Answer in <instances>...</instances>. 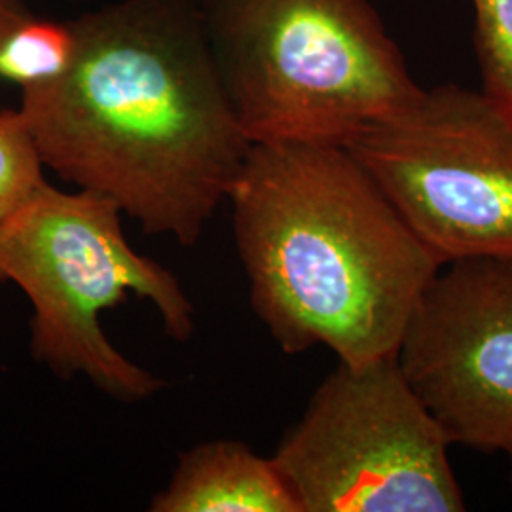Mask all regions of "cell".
Listing matches in <instances>:
<instances>
[{
    "label": "cell",
    "mask_w": 512,
    "mask_h": 512,
    "mask_svg": "<svg viewBox=\"0 0 512 512\" xmlns=\"http://www.w3.org/2000/svg\"><path fill=\"white\" fill-rule=\"evenodd\" d=\"M346 148L442 266L512 256V124L484 93L421 90Z\"/></svg>",
    "instance_id": "6"
},
{
    "label": "cell",
    "mask_w": 512,
    "mask_h": 512,
    "mask_svg": "<svg viewBox=\"0 0 512 512\" xmlns=\"http://www.w3.org/2000/svg\"><path fill=\"white\" fill-rule=\"evenodd\" d=\"M16 283L33 306L31 351L61 378L86 376L122 403H139L164 382L129 361L101 329V313L128 294L152 302L173 340L196 330V310L179 279L137 253L122 230V211L90 192L42 184L0 222V283Z\"/></svg>",
    "instance_id": "4"
},
{
    "label": "cell",
    "mask_w": 512,
    "mask_h": 512,
    "mask_svg": "<svg viewBox=\"0 0 512 512\" xmlns=\"http://www.w3.org/2000/svg\"><path fill=\"white\" fill-rule=\"evenodd\" d=\"M448 446L387 355L338 363L272 459L302 512L465 511Z\"/></svg>",
    "instance_id": "5"
},
{
    "label": "cell",
    "mask_w": 512,
    "mask_h": 512,
    "mask_svg": "<svg viewBox=\"0 0 512 512\" xmlns=\"http://www.w3.org/2000/svg\"><path fill=\"white\" fill-rule=\"evenodd\" d=\"M44 183V164L21 112L0 110V222Z\"/></svg>",
    "instance_id": "11"
},
{
    "label": "cell",
    "mask_w": 512,
    "mask_h": 512,
    "mask_svg": "<svg viewBox=\"0 0 512 512\" xmlns=\"http://www.w3.org/2000/svg\"><path fill=\"white\" fill-rule=\"evenodd\" d=\"M505 454H507V458H509V465H511V484H512V442L503 450Z\"/></svg>",
    "instance_id": "13"
},
{
    "label": "cell",
    "mask_w": 512,
    "mask_h": 512,
    "mask_svg": "<svg viewBox=\"0 0 512 512\" xmlns=\"http://www.w3.org/2000/svg\"><path fill=\"white\" fill-rule=\"evenodd\" d=\"M444 266L406 323L399 365L450 444L503 452L512 442V256Z\"/></svg>",
    "instance_id": "7"
},
{
    "label": "cell",
    "mask_w": 512,
    "mask_h": 512,
    "mask_svg": "<svg viewBox=\"0 0 512 512\" xmlns=\"http://www.w3.org/2000/svg\"><path fill=\"white\" fill-rule=\"evenodd\" d=\"M74 54L69 21L31 18L21 21L0 44V78L31 88L65 73Z\"/></svg>",
    "instance_id": "9"
},
{
    "label": "cell",
    "mask_w": 512,
    "mask_h": 512,
    "mask_svg": "<svg viewBox=\"0 0 512 512\" xmlns=\"http://www.w3.org/2000/svg\"><path fill=\"white\" fill-rule=\"evenodd\" d=\"M249 298L289 355L340 363L397 355L442 262L348 148L251 145L230 190Z\"/></svg>",
    "instance_id": "2"
},
{
    "label": "cell",
    "mask_w": 512,
    "mask_h": 512,
    "mask_svg": "<svg viewBox=\"0 0 512 512\" xmlns=\"http://www.w3.org/2000/svg\"><path fill=\"white\" fill-rule=\"evenodd\" d=\"M69 23L71 65L21 90L42 164L194 247L251 148L198 2L116 0Z\"/></svg>",
    "instance_id": "1"
},
{
    "label": "cell",
    "mask_w": 512,
    "mask_h": 512,
    "mask_svg": "<svg viewBox=\"0 0 512 512\" xmlns=\"http://www.w3.org/2000/svg\"><path fill=\"white\" fill-rule=\"evenodd\" d=\"M251 145L348 147L421 90L370 0H196Z\"/></svg>",
    "instance_id": "3"
},
{
    "label": "cell",
    "mask_w": 512,
    "mask_h": 512,
    "mask_svg": "<svg viewBox=\"0 0 512 512\" xmlns=\"http://www.w3.org/2000/svg\"><path fill=\"white\" fill-rule=\"evenodd\" d=\"M73 2H82V0H73Z\"/></svg>",
    "instance_id": "14"
},
{
    "label": "cell",
    "mask_w": 512,
    "mask_h": 512,
    "mask_svg": "<svg viewBox=\"0 0 512 512\" xmlns=\"http://www.w3.org/2000/svg\"><path fill=\"white\" fill-rule=\"evenodd\" d=\"M482 90L512 124V0H471Z\"/></svg>",
    "instance_id": "10"
},
{
    "label": "cell",
    "mask_w": 512,
    "mask_h": 512,
    "mask_svg": "<svg viewBox=\"0 0 512 512\" xmlns=\"http://www.w3.org/2000/svg\"><path fill=\"white\" fill-rule=\"evenodd\" d=\"M152 512H302L274 459L245 442L211 440L181 454Z\"/></svg>",
    "instance_id": "8"
},
{
    "label": "cell",
    "mask_w": 512,
    "mask_h": 512,
    "mask_svg": "<svg viewBox=\"0 0 512 512\" xmlns=\"http://www.w3.org/2000/svg\"><path fill=\"white\" fill-rule=\"evenodd\" d=\"M33 12L23 0H0V44L21 21L31 18Z\"/></svg>",
    "instance_id": "12"
}]
</instances>
